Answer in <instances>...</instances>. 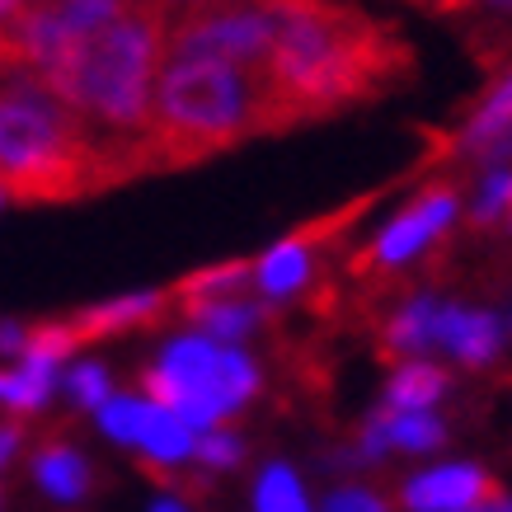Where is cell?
<instances>
[{
    "label": "cell",
    "mask_w": 512,
    "mask_h": 512,
    "mask_svg": "<svg viewBox=\"0 0 512 512\" xmlns=\"http://www.w3.org/2000/svg\"><path fill=\"white\" fill-rule=\"evenodd\" d=\"M170 15L165 5H123L109 24L80 33L38 85L99 141L151 146V99L170 47Z\"/></svg>",
    "instance_id": "1"
},
{
    "label": "cell",
    "mask_w": 512,
    "mask_h": 512,
    "mask_svg": "<svg viewBox=\"0 0 512 512\" xmlns=\"http://www.w3.org/2000/svg\"><path fill=\"white\" fill-rule=\"evenodd\" d=\"M156 170L151 146H109L85 132L33 76H0V193L15 202H76Z\"/></svg>",
    "instance_id": "2"
},
{
    "label": "cell",
    "mask_w": 512,
    "mask_h": 512,
    "mask_svg": "<svg viewBox=\"0 0 512 512\" xmlns=\"http://www.w3.org/2000/svg\"><path fill=\"white\" fill-rule=\"evenodd\" d=\"M273 10H278V43L264 62V76L282 127L339 113L343 104L400 76L409 47L367 24L357 10H329V5H273Z\"/></svg>",
    "instance_id": "3"
},
{
    "label": "cell",
    "mask_w": 512,
    "mask_h": 512,
    "mask_svg": "<svg viewBox=\"0 0 512 512\" xmlns=\"http://www.w3.org/2000/svg\"><path fill=\"white\" fill-rule=\"evenodd\" d=\"M254 132H282L264 66L170 62L160 66L151 99V156L156 170H179L217 156Z\"/></svg>",
    "instance_id": "4"
},
{
    "label": "cell",
    "mask_w": 512,
    "mask_h": 512,
    "mask_svg": "<svg viewBox=\"0 0 512 512\" xmlns=\"http://www.w3.org/2000/svg\"><path fill=\"white\" fill-rule=\"evenodd\" d=\"M141 386L151 390V404L174 414L188 433L217 428L231 409L259 390V372L245 353L212 339H174L156 367H146Z\"/></svg>",
    "instance_id": "5"
},
{
    "label": "cell",
    "mask_w": 512,
    "mask_h": 512,
    "mask_svg": "<svg viewBox=\"0 0 512 512\" xmlns=\"http://www.w3.org/2000/svg\"><path fill=\"white\" fill-rule=\"evenodd\" d=\"M278 43V10H188L170 19V62H231L259 66Z\"/></svg>",
    "instance_id": "6"
},
{
    "label": "cell",
    "mask_w": 512,
    "mask_h": 512,
    "mask_svg": "<svg viewBox=\"0 0 512 512\" xmlns=\"http://www.w3.org/2000/svg\"><path fill=\"white\" fill-rule=\"evenodd\" d=\"M99 419H104L109 437L132 442V447H141L151 461H165V466H170V461H184L188 451H193V433H188L174 414L156 409L151 400H127V395H113V400L99 409Z\"/></svg>",
    "instance_id": "7"
},
{
    "label": "cell",
    "mask_w": 512,
    "mask_h": 512,
    "mask_svg": "<svg viewBox=\"0 0 512 512\" xmlns=\"http://www.w3.org/2000/svg\"><path fill=\"white\" fill-rule=\"evenodd\" d=\"M404 503L414 512H480L503 503V489L475 466H447L404 484Z\"/></svg>",
    "instance_id": "8"
},
{
    "label": "cell",
    "mask_w": 512,
    "mask_h": 512,
    "mask_svg": "<svg viewBox=\"0 0 512 512\" xmlns=\"http://www.w3.org/2000/svg\"><path fill=\"white\" fill-rule=\"evenodd\" d=\"M451 212H456V198H451L447 188L419 198L404 217H395L386 231H381V240L367 249L362 268H386V264H404V259H414V254H419V249L451 221Z\"/></svg>",
    "instance_id": "9"
},
{
    "label": "cell",
    "mask_w": 512,
    "mask_h": 512,
    "mask_svg": "<svg viewBox=\"0 0 512 512\" xmlns=\"http://www.w3.org/2000/svg\"><path fill=\"white\" fill-rule=\"evenodd\" d=\"M170 306V292H132V296H118V301H104V306H90L71 320L80 343H99V339H113L123 329H137V325H156L160 311Z\"/></svg>",
    "instance_id": "10"
},
{
    "label": "cell",
    "mask_w": 512,
    "mask_h": 512,
    "mask_svg": "<svg viewBox=\"0 0 512 512\" xmlns=\"http://www.w3.org/2000/svg\"><path fill=\"white\" fill-rule=\"evenodd\" d=\"M498 329L494 315L484 311H461V306H437V329H433V343H447L456 357L466 362H489L498 353Z\"/></svg>",
    "instance_id": "11"
},
{
    "label": "cell",
    "mask_w": 512,
    "mask_h": 512,
    "mask_svg": "<svg viewBox=\"0 0 512 512\" xmlns=\"http://www.w3.org/2000/svg\"><path fill=\"white\" fill-rule=\"evenodd\" d=\"M311 245H315L311 231H296L282 245L268 249L264 259H259V268H254L259 287L268 296H292L296 287H306V278H311Z\"/></svg>",
    "instance_id": "12"
},
{
    "label": "cell",
    "mask_w": 512,
    "mask_h": 512,
    "mask_svg": "<svg viewBox=\"0 0 512 512\" xmlns=\"http://www.w3.org/2000/svg\"><path fill=\"white\" fill-rule=\"evenodd\" d=\"M33 466H38V484H43L52 498H62V503H76V498L90 489V470H85V461H80L71 447H62V442H47Z\"/></svg>",
    "instance_id": "13"
},
{
    "label": "cell",
    "mask_w": 512,
    "mask_h": 512,
    "mask_svg": "<svg viewBox=\"0 0 512 512\" xmlns=\"http://www.w3.org/2000/svg\"><path fill=\"white\" fill-rule=\"evenodd\" d=\"M442 390H447V376L437 372V367L409 362V367L395 372V381H390V409H395V414H423Z\"/></svg>",
    "instance_id": "14"
},
{
    "label": "cell",
    "mask_w": 512,
    "mask_h": 512,
    "mask_svg": "<svg viewBox=\"0 0 512 512\" xmlns=\"http://www.w3.org/2000/svg\"><path fill=\"white\" fill-rule=\"evenodd\" d=\"M184 311L212 334V343H235L259 325V311L245 306V301H198V306H184Z\"/></svg>",
    "instance_id": "15"
},
{
    "label": "cell",
    "mask_w": 512,
    "mask_h": 512,
    "mask_svg": "<svg viewBox=\"0 0 512 512\" xmlns=\"http://www.w3.org/2000/svg\"><path fill=\"white\" fill-rule=\"evenodd\" d=\"M80 348L71 320H43V325L24 329V343H19V357L24 362H43V367H57L62 357H71Z\"/></svg>",
    "instance_id": "16"
},
{
    "label": "cell",
    "mask_w": 512,
    "mask_h": 512,
    "mask_svg": "<svg viewBox=\"0 0 512 512\" xmlns=\"http://www.w3.org/2000/svg\"><path fill=\"white\" fill-rule=\"evenodd\" d=\"M47 395H52V367H43V362H24L19 372H0V400L10 409L33 414L38 404H47Z\"/></svg>",
    "instance_id": "17"
},
{
    "label": "cell",
    "mask_w": 512,
    "mask_h": 512,
    "mask_svg": "<svg viewBox=\"0 0 512 512\" xmlns=\"http://www.w3.org/2000/svg\"><path fill=\"white\" fill-rule=\"evenodd\" d=\"M433 329H437V306L433 301H414V306H404L386 329V343L390 353H419L433 343Z\"/></svg>",
    "instance_id": "18"
},
{
    "label": "cell",
    "mask_w": 512,
    "mask_h": 512,
    "mask_svg": "<svg viewBox=\"0 0 512 512\" xmlns=\"http://www.w3.org/2000/svg\"><path fill=\"white\" fill-rule=\"evenodd\" d=\"M254 508L259 512H311L306 503V489L287 466H268L264 480H259V494H254Z\"/></svg>",
    "instance_id": "19"
},
{
    "label": "cell",
    "mask_w": 512,
    "mask_h": 512,
    "mask_svg": "<svg viewBox=\"0 0 512 512\" xmlns=\"http://www.w3.org/2000/svg\"><path fill=\"white\" fill-rule=\"evenodd\" d=\"M508 127H512V71H508V80L489 94V104L475 113V123L466 127V146H484V151H489Z\"/></svg>",
    "instance_id": "20"
},
{
    "label": "cell",
    "mask_w": 512,
    "mask_h": 512,
    "mask_svg": "<svg viewBox=\"0 0 512 512\" xmlns=\"http://www.w3.org/2000/svg\"><path fill=\"white\" fill-rule=\"evenodd\" d=\"M386 414V437L390 447L404 451H433L442 442V423L428 419V414H395V409H381Z\"/></svg>",
    "instance_id": "21"
},
{
    "label": "cell",
    "mask_w": 512,
    "mask_h": 512,
    "mask_svg": "<svg viewBox=\"0 0 512 512\" xmlns=\"http://www.w3.org/2000/svg\"><path fill=\"white\" fill-rule=\"evenodd\" d=\"M193 451H198V461L202 466H217V470H226V466H235L240 456H245V447H240V437H231V433H202L198 442H193Z\"/></svg>",
    "instance_id": "22"
},
{
    "label": "cell",
    "mask_w": 512,
    "mask_h": 512,
    "mask_svg": "<svg viewBox=\"0 0 512 512\" xmlns=\"http://www.w3.org/2000/svg\"><path fill=\"white\" fill-rule=\"evenodd\" d=\"M71 390H76L80 404H94V409H104V404L113 400V395H109V376H104V367H94V362H85V367H76V372H71Z\"/></svg>",
    "instance_id": "23"
},
{
    "label": "cell",
    "mask_w": 512,
    "mask_h": 512,
    "mask_svg": "<svg viewBox=\"0 0 512 512\" xmlns=\"http://www.w3.org/2000/svg\"><path fill=\"white\" fill-rule=\"evenodd\" d=\"M325 512H386V503L367 489H339V494H329Z\"/></svg>",
    "instance_id": "24"
},
{
    "label": "cell",
    "mask_w": 512,
    "mask_h": 512,
    "mask_svg": "<svg viewBox=\"0 0 512 512\" xmlns=\"http://www.w3.org/2000/svg\"><path fill=\"white\" fill-rule=\"evenodd\" d=\"M508 193H512V174H489V184H484V198H480V207H475V221H489L508 202Z\"/></svg>",
    "instance_id": "25"
},
{
    "label": "cell",
    "mask_w": 512,
    "mask_h": 512,
    "mask_svg": "<svg viewBox=\"0 0 512 512\" xmlns=\"http://www.w3.org/2000/svg\"><path fill=\"white\" fill-rule=\"evenodd\" d=\"M19 442H24V428H19V423H0V466L15 456Z\"/></svg>",
    "instance_id": "26"
},
{
    "label": "cell",
    "mask_w": 512,
    "mask_h": 512,
    "mask_svg": "<svg viewBox=\"0 0 512 512\" xmlns=\"http://www.w3.org/2000/svg\"><path fill=\"white\" fill-rule=\"evenodd\" d=\"M151 512H188V508H184V503H179V498H160V503H156V508H151Z\"/></svg>",
    "instance_id": "27"
},
{
    "label": "cell",
    "mask_w": 512,
    "mask_h": 512,
    "mask_svg": "<svg viewBox=\"0 0 512 512\" xmlns=\"http://www.w3.org/2000/svg\"><path fill=\"white\" fill-rule=\"evenodd\" d=\"M480 512H512V498H503V503H494V508H480Z\"/></svg>",
    "instance_id": "28"
},
{
    "label": "cell",
    "mask_w": 512,
    "mask_h": 512,
    "mask_svg": "<svg viewBox=\"0 0 512 512\" xmlns=\"http://www.w3.org/2000/svg\"><path fill=\"white\" fill-rule=\"evenodd\" d=\"M508 202H512V193H508Z\"/></svg>",
    "instance_id": "29"
}]
</instances>
